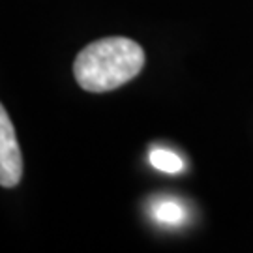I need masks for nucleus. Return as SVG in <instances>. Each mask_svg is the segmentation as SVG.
<instances>
[{
  "label": "nucleus",
  "instance_id": "f257e3e1",
  "mask_svg": "<svg viewBox=\"0 0 253 253\" xmlns=\"http://www.w3.org/2000/svg\"><path fill=\"white\" fill-rule=\"evenodd\" d=\"M145 66V51L129 38L111 36L86 45L73 62V75L83 90L109 92L126 84Z\"/></svg>",
  "mask_w": 253,
  "mask_h": 253
},
{
  "label": "nucleus",
  "instance_id": "f03ea898",
  "mask_svg": "<svg viewBox=\"0 0 253 253\" xmlns=\"http://www.w3.org/2000/svg\"><path fill=\"white\" fill-rule=\"evenodd\" d=\"M23 178V154L19 148L15 127L0 103V186L15 188Z\"/></svg>",
  "mask_w": 253,
  "mask_h": 253
},
{
  "label": "nucleus",
  "instance_id": "7ed1b4c3",
  "mask_svg": "<svg viewBox=\"0 0 253 253\" xmlns=\"http://www.w3.org/2000/svg\"><path fill=\"white\" fill-rule=\"evenodd\" d=\"M150 163L156 169L163 172H180L184 169V163L174 152H169L165 148H156L150 152Z\"/></svg>",
  "mask_w": 253,
  "mask_h": 253
},
{
  "label": "nucleus",
  "instance_id": "20e7f679",
  "mask_svg": "<svg viewBox=\"0 0 253 253\" xmlns=\"http://www.w3.org/2000/svg\"><path fill=\"white\" fill-rule=\"evenodd\" d=\"M154 216L158 217L163 223H180L184 219V208L178 205V203H172V201H163V203H158L156 208H154Z\"/></svg>",
  "mask_w": 253,
  "mask_h": 253
}]
</instances>
